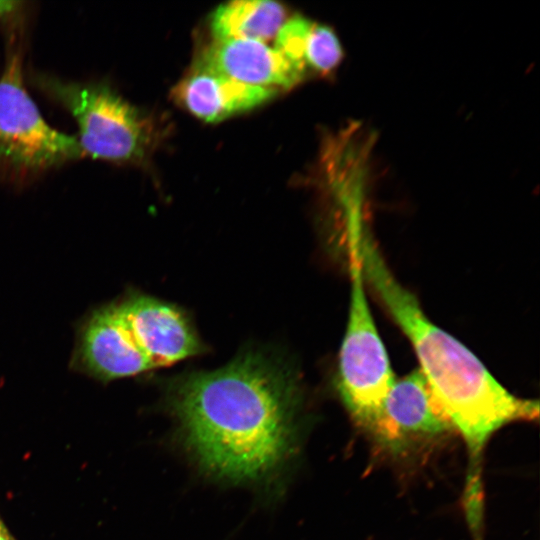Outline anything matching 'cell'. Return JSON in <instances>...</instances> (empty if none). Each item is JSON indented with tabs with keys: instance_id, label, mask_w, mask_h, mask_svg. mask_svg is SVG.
I'll return each mask as SVG.
<instances>
[{
	"instance_id": "obj_4",
	"label": "cell",
	"mask_w": 540,
	"mask_h": 540,
	"mask_svg": "<svg viewBox=\"0 0 540 540\" xmlns=\"http://www.w3.org/2000/svg\"><path fill=\"white\" fill-rule=\"evenodd\" d=\"M30 81L72 116L83 158L141 164L155 147V120L128 102L106 80L72 81L34 72Z\"/></svg>"
},
{
	"instance_id": "obj_3",
	"label": "cell",
	"mask_w": 540,
	"mask_h": 540,
	"mask_svg": "<svg viewBox=\"0 0 540 540\" xmlns=\"http://www.w3.org/2000/svg\"><path fill=\"white\" fill-rule=\"evenodd\" d=\"M23 18L7 24L0 74V184L15 187L83 158L76 138L50 126L25 87Z\"/></svg>"
},
{
	"instance_id": "obj_1",
	"label": "cell",
	"mask_w": 540,
	"mask_h": 540,
	"mask_svg": "<svg viewBox=\"0 0 540 540\" xmlns=\"http://www.w3.org/2000/svg\"><path fill=\"white\" fill-rule=\"evenodd\" d=\"M170 406L189 452L220 479L266 480L294 452V383L260 356H242L181 379L172 389Z\"/></svg>"
},
{
	"instance_id": "obj_5",
	"label": "cell",
	"mask_w": 540,
	"mask_h": 540,
	"mask_svg": "<svg viewBox=\"0 0 540 540\" xmlns=\"http://www.w3.org/2000/svg\"><path fill=\"white\" fill-rule=\"evenodd\" d=\"M347 243L351 293L337 386L349 414L367 432L376 422L395 377L365 294L357 249L352 241Z\"/></svg>"
},
{
	"instance_id": "obj_6",
	"label": "cell",
	"mask_w": 540,
	"mask_h": 540,
	"mask_svg": "<svg viewBox=\"0 0 540 540\" xmlns=\"http://www.w3.org/2000/svg\"><path fill=\"white\" fill-rule=\"evenodd\" d=\"M454 428L420 369L395 379L367 431L380 451L403 459L436 443Z\"/></svg>"
},
{
	"instance_id": "obj_11",
	"label": "cell",
	"mask_w": 540,
	"mask_h": 540,
	"mask_svg": "<svg viewBox=\"0 0 540 540\" xmlns=\"http://www.w3.org/2000/svg\"><path fill=\"white\" fill-rule=\"evenodd\" d=\"M275 39V48L306 76L332 73L344 56L331 27L301 16L285 21Z\"/></svg>"
},
{
	"instance_id": "obj_14",
	"label": "cell",
	"mask_w": 540,
	"mask_h": 540,
	"mask_svg": "<svg viewBox=\"0 0 540 540\" xmlns=\"http://www.w3.org/2000/svg\"><path fill=\"white\" fill-rule=\"evenodd\" d=\"M0 540H15L13 535L10 533L4 521L0 517Z\"/></svg>"
},
{
	"instance_id": "obj_8",
	"label": "cell",
	"mask_w": 540,
	"mask_h": 540,
	"mask_svg": "<svg viewBox=\"0 0 540 540\" xmlns=\"http://www.w3.org/2000/svg\"><path fill=\"white\" fill-rule=\"evenodd\" d=\"M196 67L275 90L292 88L306 77L275 47L256 40H214L204 49Z\"/></svg>"
},
{
	"instance_id": "obj_10",
	"label": "cell",
	"mask_w": 540,
	"mask_h": 540,
	"mask_svg": "<svg viewBox=\"0 0 540 540\" xmlns=\"http://www.w3.org/2000/svg\"><path fill=\"white\" fill-rule=\"evenodd\" d=\"M276 94L275 89L245 84L197 67L174 92L179 103L190 113L210 123L251 110Z\"/></svg>"
},
{
	"instance_id": "obj_9",
	"label": "cell",
	"mask_w": 540,
	"mask_h": 540,
	"mask_svg": "<svg viewBox=\"0 0 540 540\" xmlns=\"http://www.w3.org/2000/svg\"><path fill=\"white\" fill-rule=\"evenodd\" d=\"M77 360L86 371L105 380L152 369L134 343L116 304L97 311L85 324Z\"/></svg>"
},
{
	"instance_id": "obj_12",
	"label": "cell",
	"mask_w": 540,
	"mask_h": 540,
	"mask_svg": "<svg viewBox=\"0 0 540 540\" xmlns=\"http://www.w3.org/2000/svg\"><path fill=\"white\" fill-rule=\"evenodd\" d=\"M284 7L269 0H235L220 5L211 16L215 40L243 39L266 43L284 24Z\"/></svg>"
},
{
	"instance_id": "obj_7",
	"label": "cell",
	"mask_w": 540,
	"mask_h": 540,
	"mask_svg": "<svg viewBox=\"0 0 540 540\" xmlns=\"http://www.w3.org/2000/svg\"><path fill=\"white\" fill-rule=\"evenodd\" d=\"M116 306L152 369L172 365L198 352L194 331L174 306L149 297H132Z\"/></svg>"
},
{
	"instance_id": "obj_2",
	"label": "cell",
	"mask_w": 540,
	"mask_h": 540,
	"mask_svg": "<svg viewBox=\"0 0 540 540\" xmlns=\"http://www.w3.org/2000/svg\"><path fill=\"white\" fill-rule=\"evenodd\" d=\"M351 240L364 281L409 339L420 371L466 444L469 470L465 496L478 498L482 495L481 459L488 440L507 424L537 419L538 401L505 389L477 356L425 315L416 297L390 271L367 226Z\"/></svg>"
},
{
	"instance_id": "obj_13",
	"label": "cell",
	"mask_w": 540,
	"mask_h": 540,
	"mask_svg": "<svg viewBox=\"0 0 540 540\" xmlns=\"http://www.w3.org/2000/svg\"><path fill=\"white\" fill-rule=\"evenodd\" d=\"M26 5L22 1H0V23L8 24L24 16Z\"/></svg>"
}]
</instances>
